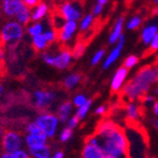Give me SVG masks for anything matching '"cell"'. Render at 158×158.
I'll return each mask as SVG.
<instances>
[{"mask_svg": "<svg viewBox=\"0 0 158 158\" xmlns=\"http://www.w3.org/2000/svg\"><path fill=\"white\" fill-rule=\"evenodd\" d=\"M95 135L100 138L101 146L107 157L128 158V139L123 129L114 122H101Z\"/></svg>", "mask_w": 158, "mask_h": 158, "instance_id": "cell-1", "label": "cell"}, {"mask_svg": "<svg viewBox=\"0 0 158 158\" xmlns=\"http://www.w3.org/2000/svg\"><path fill=\"white\" fill-rule=\"evenodd\" d=\"M157 82L155 69L146 66L137 72L132 80H129L124 85L122 93L129 101H135L142 98L148 92L150 86Z\"/></svg>", "mask_w": 158, "mask_h": 158, "instance_id": "cell-2", "label": "cell"}, {"mask_svg": "<svg viewBox=\"0 0 158 158\" xmlns=\"http://www.w3.org/2000/svg\"><path fill=\"white\" fill-rule=\"evenodd\" d=\"M23 26H21L16 20H11L3 24L0 30V41L2 44L8 47H16L19 41L23 38Z\"/></svg>", "mask_w": 158, "mask_h": 158, "instance_id": "cell-3", "label": "cell"}, {"mask_svg": "<svg viewBox=\"0 0 158 158\" xmlns=\"http://www.w3.org/2000/svg\"><path fill=\"white\" fill-rule=\"evenodd\" d=\"M34 122L39 125V127L42 129L43 134L48 137V138H52L56 136V132H58L59 121L56 114L51 113V112H42L35 117Z\"/></svg>", "mask_w": 158, "mask_h": 158, "instance_id": "cell-4", "label": "cell"}, {"mask_svg": "<svg viewBox=\"0 0 158 158\" xmlns=\"http://www.w3.org/2000/svg\"><path fill=\"white\" fill-rule=\"evenodd\" d=\"M72 51L69 49H63L59 52L58 54H50V53H43L42 54V60L44 61V63L48 65H52L56 68L58 70H65L70 66L72 63Z\"/></svg>", "mask_w": 158, "mask_h": 158, "instance_id": "cell-5", "label": "cell"}, {"mask_svg": "<svg viewBox=\"0 0 158 158\" xmlns=\"http://www.w3.org/2000/svg\"><path fill=\"white\" fill-rule=\"evenodd\" d=\"M24 144V138L16 131H7L1 137V145L5 153H13L21 150Z\"/></svg>", "mask_w": 158, "mask_h": 158, "instance_id": "cell-6", "label": "cell"}, {"mask_svg": "<svg viewBox=\"0 0 158 158\" xmlns=\"http://www.w3.org/2000/svg\"><path fill=\"white\" fill-rule=\"evenodd\" d=\"M56 93L48 90H35L32 93V100H33L34 108L40 111L41 113L45 112L48 108L52 105V103L56 101Z\"/></svg>", "mask_w": 158, "mask_h": 158, "instance_id": "cell-7", "label": "cell"}, {"mask_svg": "<svg viewBox=\"0 0 158 158\" xmlns=\"http://www.w3.org/2000/svg\"><path fill=\"white\" fill-rule=\"evenodd\" d=\"M59 15L65 21H75L82 19V8L79 3L75 2H62L59 7Z\"/></svg>", "mask_w": 158, "mask_h": 158, "instance_id": "cell-8", "label": "cell"}, {"mask_svg": "<svg viewBox=\"0 0 158 158\" xmlns=\"http://www.w3.org/2000/svg\"><path fill=\"white\" fill-rule=\"evenodd\" d=\"M77 28H79V23L75 21H66L64 26L58 31V39L60 42L62 43H68L69 41H71L72 38L74 37V34L77 32Z\"/></svg>", "mask_w": 158, "mask_h": 158, "instance_id": "cell-9", "label": "cell"}, {"mask_svg": "<svg viewBox=\"0 0 158 158\" xmlns=\"http://www.w3.org/2000/svg\"><path fill=\"white\" fill-rule=\"evenodd\" d=\"M23 7V0H5L1 3L2 12L9 18H16V16Z\"/></svg>", "mask_w": 158, "mask_h": 158, "instance_id": "cell-10", "label": "cell"}, {"mask_svg": "<svg viewBox=\"0 0 158 158\" xmlns=\"http://www.w3.org/2000/svg\"><path fill=\"white\" fill-rule=\"evenodd\" d=\"M128 77V70L125 69L124 66H121L116 70L114 73L113 77L111 81V90L113 92H118V91L123 90V87L125 85V82Z\"/></svg>", "mask_w": 158, "mask_h": 158, "instance_id": "cell-11", "label": "cell"}, {"mask_svg": "<svg viewBox=\"0 0 158 158\" xmlns=\"http://www.w3.org/2000/svg\"><path fill=\"white\" fill-rule=\"evenodd\" d=\"M124 44H125V37L123 35V37L118 40V42L115 44V47L113 48V50L110 52V54L106 56V59L104 60V62H103V69H104V70H106V69L110 68V66H111L112 64H113L114 62L119 58Z\"/></svg>", "mask_w": 158, "mask_h": 158, "instance_id": "cell-12", "label": "cell"}, {"mask_svg": "<svg viewBox=\"0 0 158 158\" xmlns=\"http://www.w3.org/2000/svg\"><path fill=\"white\" fill-rule=\"evenodd\" d=\"M82 158H106V155L101 145L96 146L85 143L82 150Z\"/></svg>", "mask_w": 158, "mask_h": 158, "instance_id": "cell-13", "label": "cell"}, {"mask_svg": "<svg viewBox=\"0 0 158 158\" xmlns=\"http://www.w3.org/2000/svg\"><path fill=\"white\" fill-rule=\"evenodd\" d=\"M123 28H124V17H118L114 23L110 37H108V43L115 44L118 42V40L123 37Z\"/></svg>", "mask_w": 158, "mask_h": 158, "instance_id": "cell-14", "label": "cell"}, {"mask_svg": "<svg viewBox=\"0 0 158 158\" xmlns=\"http://www.w3.org/2000/svg\"><path fill=\"white\" fill-rule=\"evenodd\" d=\"M72 111H73V104L70 101L61 103L56 110V116H58L60 123H68V121L71 118Z\"/></svg>", "mask_w": 158, "mask_h": 158, "instance_id": "cell-15", "label": "cell"}, {"mask_svg": "<svg viewBox=\"0 0 158 158\" xmlns=\"http://www.w3.org/2000/svg\"><path fill=\"white\" fill-rule=\"evenodd\" d=\"M49 13V6L47 2L40 1L33 9H31V21L40 22L45 18Z\"/></svg>", "mask_w": 158, "mask_h": 158, "instance_id": "cell-16", "label": "cell"}, {"mask_svg": "<svg viewBox=\"0 0 158 158\" xmlns=\"http://www.w3.org/2000/svg\"><path fill=\"white\" fill-rule=\"evenodd\" d=\"M24 143L28 146L29 149L35 147H40V146L48 145V137L44 134L41 135H27L24 137Z\"/></svg>", "mask_w": 158, "mask_h": 158, "instance_id": "cell-17", "label": "cell"}, {"mask_svg": "<svg viewBox=\"0 0 158 158\" xmlns=\"http://www.w3.org/2000/svg\"><path fill=\"white\" fill-rule=\"evenodd\" d=\"M158 32V27L156 24H149V26L145 27L142 31V42L144 44H150V42L153 41L155 35Z\"/></svg>", "mask_w": 158, "mask_h": 158, "instance_id": "cell-18", "label": "cell"}, {"mask_svg": "<svg viewBox=\"0 0 158 158\" xmlns=\"http://www.w3.org/2000/svg\"><path fill=\"white\" fill-rule=\"evenodd\" d=\"M29 155L31 158H52V153L49 145L31 148L29 149Z\"/></svg>", "mask_w": 158, "mask_h": 158, "instance_id": "cell-19", "label": "cell"}, {"mask_svg": "<svg viewBox=\"0 0 158 158\" xmlns=\"http://www.w3.org/2000/svg\"><path fill=\"white\" fill-rule=\"evenodd\" d=\"M81 81H82V75L80 73H70L63 80V86L65 89H68V90H72L77 84H80Z\"/></svg>", "mask_w": 158, "mask_h": 158, "instance_id": "cell-20", "label": "cell"}, {"mask_svg": "<svg viewBox=\"0 0 158 158\" xmlns=\"http://www.w3.org/2000/svg\"><path fill=\"white\" fill-rule=\"evenodd\" d=\"M16 21L19 22L21 26L29 23L31 21V9H29L28 7L24 6L23 8L20 10V12L16 16Z\"/></svg>", "mask_w": 158, "mask_h": 158, "instance_id": "cell-21", "label": "cell"}, {"mask_svg": "<svg viewBox=\"0 0 158 158\" xmlns=\"http://www.w3.org/2000/svg\"><path fill=\"white\" fill-rule=\"evenodd\" d=\"M94 18L95 17L93 16L92 13H89V15H85V16L82 17V19L80 20L79 23V28L82 32L89 31L91 29V27L93 26L94 23Z\"/></svg>", "mask_w": 158, "mask_h": 158, "instance_id": "cell-22", "label": "cell"}, {"mask_svg": "<svg viewBox=\"0 0 158 158\" xmlns=\"http://www.w3.org/2000/svg\"><path fill=\"white\" fill-rule=\"evenodd\" d=\"M92 100H89L86 103H85L84 105H82L81 107H77V112H75V114H74V116L77 117L79 121H81V119H83L85 117V116L87 115V113L90 112L91 107H92Z\"/></svg>", "mask_w": 158, "mask_h": 158, "instance_id": "cell-23", "label": "cell"}, {"mask_svg": "<svg viewBox=\"0 0 158 158\" xmlns=\"http://www.w3.org/2000/svg\"><path fill=\"white\" fill-rule=\"evenodd\" d=\"M31 41H32V45L39 51L45 50L48 48V44H49V43L47 42V40L44 39V37H43V34L34 35V37H32Z\"/></svg>", "mask_w": 158, "mask_h": 158, "instance_id": "cell-24", "label": "cell"}, {"mask_svg": "<svg viewBox=\"0 0 158 158\" xmlns=\"http://www.w3.org/2000/svg\"><path fill=\"white\" fill-rule=\"evenodd\" d=\"M28 33L31 35V37H34V35H39V34H42L44 32V27L41 22H33L32 24H30L28 27Z\"/></svg>", "mask_w": 158, "mask_h": 158, "instance_id": "cell-25", "label": "cell"}, {"mask_svg": "<svg viewBox=\"0 0 158 158\" xmlns=\"http://www.w3.org/2000/svg\"><path fill=\"white\" fill-rule=\"evenodd\" d=\"M126 114L129 119H137L139 117V107L135 103H129L126 107Z\"/></svg>", "mask_w": 158, "mask_h": 158, "instance_id": "cell-26", "label": "cell"}, {"mask_svg": "<svg viewBox=\"0 0 158 158\" xmlns=\"http://www.w3.org/2000/svg\"><path fill=\"white\" fill-rule=\"evenodd\" d=\"M0 158H30L29 152H26V150L21 149L18 150V152H13V153H5L3 152Z\"/></svg>", "mask_w": 158, "mask_h": 158, "instance_id": "cell-27", "label": "cell"}, {"mask_svg": "<svg viewBox=\"0 0 158 158\" xmlns=\"http://www.w3.org/2000/svg\"><path fill=\"white\" fill-rule=\"evenodd\" d=\"M85 49H86V43L83 41L77 42V44L74 45V48L72 49V56L73 58H80L82 56V54L84 53Z\"/></svg>", "mask_w": 158, "mask_h": 158, "instance_id": "cell-28", "label": "cell"}, {"mask_svg": "<svg viewBox=\"0 0 158 158\" xmlns=\"http://www.w3.org/2000/svg\"><path fill=\"white\" fill-rule=\"evenodd\" d=\"M42 34L48 43H53L58 40V31L56 29H47Z\"/></svg>", "mask_w": 158, "mask_h": 158, "instance_id": "cell-29", "label": "cell"}, {"mask_svg": "<svg viewBox=\"0 0 158 158\" xmlns=\"http://www.w3.org/2000/svg\"><path fill=\"white\" fill-rule=\"evenodd\" d=\"M26 132L29 135H41V134H43L42 129L40 128L39 125H38L35 122H31V123H29V124H27Z\"/></svg>", "mask_w": 158, "mask_h": 158, "instance_id": "cell-30", "label": "cell"}, {"mask_svg": "<svg viewBox=\"0 0 158 158\" xmlns=\"http://www.w3.org/2000/svg\"><path fill=\"white\" fill-rule=\"evenodd\" d=\"M142 24V18L139 16H134L129 19L126 23V28L128 30H135Z\"/></svg>", "mask_w": 158, "mask_h": 158, "instance_id": "cell-31", "label": "cell"}, {"mask_svg": "<svg viewBox=\"0 0 158 158\" xmlns=\"http://www.w3.org/2000/svg\"><path fill=\"white\" fill-rule=\"evenodd\" d=\"M138 61H139V59L137 58L136 56H129L124 60L123 66H124L125 69H127V70H129V69H132V68H134L135 65H137Z\"/></svg>", "mask_w": 158, "mask_h": 158, "instance_id": "cell-32", "label": "cell"}, {"mask_svg": "<svg viewBox=\"0 0 158 158\" xmlns=\"http://www.w3.org/2000/svg\"><path fill=\"white\" fill-rule=\"evenodd\" d=\"M104 56H105V50L104 49H101V50L96 51L94 53V56H92V59H91V65L95 66L96 64H98L103 60Z\"/></svg>", "mask_w": 158, "mask_h": 158, "instance_id": "cell-33", "label": "cell"}, {"mask_svg": "<svg viewBox=\"0 0 158 158\" xmlns=\"http://www.w3.org/2000/svg\"><path fill=\"white\" fill-rule=\"evenodd\" d=\"M87 101H89V98H87L84 94H77L73 98L72 104H73L74 106H77V107H81L82 105H84Z\"/></svg>", "mask_w": 158, "mask_h": 158, "instance_id": "cell-34", "label": "cell"}, {"mask_svg": "<svg viewBox=\"0 0 158 158\" xmlns=\"http://www.w3.org/2000/svg\"><path fill=\"white\" fill-rule=\"evenodd\" d=\"M72 135H73V131H72L71 128H69L68 126L64 127V128L62 129V132L60 133V140L62 143H66L68 140L71 139Z\"/></svg>", "mask_w": 158, "mask_h": 158, "instance_id": "cell-35", "label": "cell"}, {"mask_svg": "<svg viewBox=\"0 0 158 158\" xmlns=\"http://www.w3.org/2000/svg\"><path fill=\"white\" fill-rule=\"evenodd\" d=\"M103 9H104V6H102V5H100V3H98V2H96V3H95L94 7H93L92 15H93V16H94V17L100 16L101 13H102Z\"/></svg>", "mask_w": 158, "mask_h": 158, "instance_id": "cell-36", "label": "cell"}, {"mask_svg": "<svg viewBox=\"0 0 158 158\" xmlns=\"http://www.w3.org/2000/svg\"><path fill=\"white\" fill-rule=\"evenodd\" d=\"M79 123H80L79 119H77V117H75V116H72L71 118H70V119L68 121V123H66V124H68V127H69V128L73 129V128H75V127H77V125H79Z\"/></svg>", "mask_w": 158, "mask_h": 158, "instance_id": "cell-37", "label": "cell"}, {"mask_svg": "<svg viewBox=\"0 0 158 158\" xmlns=\"http://www.w3.org/2000/svg\"><path fill=\"white\" fill-rule=\"evenodd\" d=\"M23 2L26 7H28L29 9H33L40 1H38V0H23Z\"/></svg>", "mask_w": 158, "mask_h": 158, "instance_id": "cell-38", "label": "cell"}, {"mask_svg": "<svg viewBox=\"0 0 158 158\" xmlns=\"http://www.w3.org/2000/svg\"><path fill=\"white\" fill-rule=\"evenodd\" d=\"M149 48H150V50H153V51L158 50V32H157V34L155 35V38L153 39V41L150 42Z\"/></svg>", "mask_w": 158, "mask_h": 158, "instance_id": "cell-39", "label": "cell"}, {"mask_svg": "<svg viewBox=\"0 0 158 158\" xmlns=\"http://www.w3.org/2000/svg\"><path fill=\"white\" fill-rule=\"evenodd\" d=\"M106 113V106L104 105H100L96 107L95 110V114H98V115H103V114Z\"/></svg>", "mask_w": 158, "mask_h": 158, "instance_id": "cell-40", "label": "cell"}, {"mask_svg": "<svg viewBox=\"0 0 158 158\" xmlns=\"http://www.w3.org/2000/svg\"><path fill=\"white\" fill-rule=\"evenodd\" d=\"M145 104L146 105H150V104H155V98H154V96H152V95H146L145 98Z\"/></svg>", "mask_w": 158, "mask_h": 158, "instance_id": "cell-41", "label": "cell"}, {"mask_svg": "<svg viewBox=\"0 0 158 158\" xmlns=\"http://www.w3.org/2000/svg\"><path fill=\"white\" fill-rule=\"evenodd\" d=\"M52 158H64V153L62 150H56L52 155Z\"/></svg>", "mask_w": 158, "mask_h": 158, "instance_id": "cell-42", "label": "cell"}, {"mask_svg": "<svg viewBox=\"0 0 158 158\" xmlns=\"http://www.w3.org/2000/svg\"><path fill=\"white\" fill-rule=\"evenodd\" d=\"M2 59H3V51L0 47V73H1V69H2Z\"/></svg>", "mask_w": 158, "mask_h": 158, "instance_id": "cell-43", "label": "cell"}, {"mask_svg": "<svg viewBox=\"0 0 158 158\" xmlns=\"http://www.w3.org/2000/svg\"><path fill=\"white\" fill-rule=\"evenodd\" d=\"M153 111H154V114L158 116V102H155V104L153 105Z\"/></svg>", "mask_w": 158, "mask_h": 158, "instance_id": "cell-44", "label": "cell"}, {"mask_svg": "<svg viewBox=\"0 0 158 158\" xmlns=\"http://www.w3.org/2000/svg\"><path fill=\"white\" fill-rule=\"evenodd\" d=\"M96 2H98L100 5H102V6H104V7H105V6L108 3V1H107V0H98Z\"/></svg>", "mask_w": 158, "mask_h": 158, "instance_id": "cell-45", "label": "cell"}, {"mask_svg": "<svg viewBox=\"0 0 158 158\" xmlns=\"http://www.w3.org/2000/svg\"><path fill=\"white\" fill-rule=\"evenodd\" d=\"M3 134H5V132H3V127H2V125H1V123H0V137H2Z\"/></svg>", "mask_w": 158, "mask_h": 158, "instance_id": "cell-46", "label": "cell"}, {"mask_svg": "<svg viewBox=\"0 0 158 158\" xmlns=\"http://www.w3.org/2000/svg\"><path fill=\"white\" fill-rule=\"evenodd\" d=\"M2 92H3V87H2V85L0 84V96H1V94H2Z\"/></svg>", "mask_w": 158, "mask_h": 158, "instance_id": "cell-47", "label": "cell"}, {"mask_svg": "<svg viewBox=\"0 0 158 158\" xmlns=\"http://www.w3.org/2000/svg\"><path fill=\"white\" fill-rule=\"evenodd\" d=\"M155 71H156V77H157V81H158V66L155 69Z\"/></svg>", "mask_w": 158, "mask_h": 158, "instance_id": "cell-48", "label": "cell"}, {"mask_svg": "<svg viewBox=\"0 0 158 158\" xmlns=\"http://www.w3.org/2000/svg\"><path fill=\"white\" fill-rule=\"evenodd\" d=\"M156 128H157V131H158V121L156 122Z\"/></svg>", "mask_w": 158, "mask_h": 158, "instance_id": "cell-49", "label": "cell"}, {"mask_svg": "<svg viewBox=\"0 0 158 158\" xmlns=\"http://www.w3.org/2000/svg\"><path fill=\"white\" fill-rule=\"evenodd\" d=\"M155 94L158 95V89H157V90H155Z\"/></svg>", "mask_w": 158, "mask_h": 158, "instance_id": "cell-50", "label": "cell"}, {"mask_svg": "<svg viewBox=\"0 0 158 158\" xmlns=\"http://www.w3.org/2000/svg\"><path fill=\"white\" fill-rule=\"evenodd\" d=\"M106 158H112V157H107V156H106Z\"/></svg>", "mask_w": 158, "mask_h": 158, "instance_id": "cell-51", "label": "cell"}]
</instances>
